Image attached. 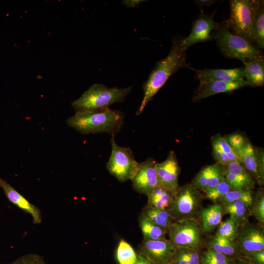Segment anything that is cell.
I'll use <instances>...</instances> for the list:
<instances>
[{
    "mask_svg": "<svg viewBox=\"0 0 264 264\" xmlns=\"http://www.w3.org/2000/svg\"><path fill=\"white\" fill-rule=\"evenodd\" d=\"M214 13L212 15L201 13L193 22L191 31L189 35L183 38L181 47L184 50L198 43H205L213 40L212 33L217 30L220 23L214 19Z\"/></svg>",
    "mask_w": 264,
    "mask_h": 264,
    "instance_id": "30bf717a",
    "label": "cell"
},
{
    "mask_svg": "<svg viewBox=\"0 0 264 264\" xmlns=\"http://www.w3.org/2000/svg\"><path fill=\"white\" fill-rule=\"evenodd\" d=\"M132 88V86L123 88H108L103 84H94L71 105L75 112L109 108L114 103L123 101Z\"/></svg>",
    "mask_w": 264,
    "mask_h": 264,
    "instance_id": "277c9868",
    "label": "cell"
},
{
    "mask_svg": "<svg viewBox=\"0 0 264 264\" xmlns=\"http://www.w3.org/2000/svg\"><path fill=\"white\" fill-rule=\"evenodd\" d=\"M142 213L151 221L166 231L175 221L168 209L145 206Z\"/></svg>",
    "mask_w": 264,
    "mask_h": 264,
    "instance_id": "d4e9b609",
    "label": "cell"
},
{
    "mask_svg": "<svg viewBox=\"0 0 264 264\" xmlns=\"http://www.w3.org/2000/svg\"><path fill=\"white\" fill-rule=\"evenodd\" d=\"M243 64L242 68L244 78L248 86H264V59H256Z\"/></svg>",
    "mask_w": 264,
    "mask_h": 264,
    "instance_id": "7402d4cb",
    "label": "cell"
},
{
    "mask_svg": "<svg viewBox=\"0 0 264 264\" xmlns=\"http://www.w3.org/2000/svg\"><path fill=\"white\" fill-rule=\"evenodd\" d=\"M252 44L259 49L264 48V1L260 0L252 28Z\"/></svg>",
    "mask_w": 264,
    "mask_h": 264,
    "instance_id": "603a6c76",
    "label": "cell"
},
{
    "mask_svg": "<svg viewBox=\"0 0 264 264\" xmlns=\"http://www.w3.org/2000/svg\"><path fill=\"white\" fill-rule=\"evenodd\" d=\"M115 256L118 264H134L137 253L129 243L121 240L118 243Z\"/></svg>",
    "mask_w": 264,
    "mask_h": 264,
    "instance_id": "f546056e",
    "label": "cell"
},
{
    "mask_svg": "<svg viewBox=\"0 0 264 264\" xmlns=\"http://www.w3.org/2000/svg\"><path fill=\"white\" fill-rule=\"evenodd\" d=\"M244 256L255 264H264V250L256 251Z\"/></svg>",
    "mask_w": 264,
    "mask_h": 264,
    "instance_id": "74e56055",
    "label": "cell"
},
{
    "mask_svg": "<svg viewBox=\"0 0 264 264\" xmlns=\"http://www.w3.org/2000/svg\"><path fill=\"white\" fill-rule=\"evenodd\" d=\"M169 240L177 247L201 251L204 245L202 230L199 220H175L168 228Z\"/></svg>",
    "mask_w": 264,
    "mask_h": 264,
    "instance_id": "ba28073f",
    "label": "cell"
},
{
    "mask_svg": "<svg viewBox=\"0 0 264 264\" xmlns=\"http://www.w3.org/2000/svg\"><path fill=\"white\" fill-rule=\"evenodd\" d=\"M124 115L109 108L76 111L66 120L67 125L82 134L107 132L114 135L124 124Z\"/></svg>",
    "mask_w": 264,
    "mask_h": 264,
    "instance_id": "7a4b0ae2",
    "label": "cell"
},
{
    "mask_svg": "<svg viewBox=\"0 0 264 264\" xmlns=\"http://www.w3.org/2000/svg\"><path fill=\"white\" fill-rule=\"evenodd\" d=\"M226 172L232 175L249 190L255 188V182L239 161H233L224 166Z\"/></svg>",
    "mask_w": 264,
    "mask_h": 264,
    "instance_id": "83f0119b",
    "label": "cell"
},
{
    "mask_svg": "<svg viewBox=\"0 0 264 264\" xmlns=\"http://www.w3.org/2000/svg\"><path fill=\"white\" fill-rule=\"evenodd\" d=\"M216 0H196L195 3L201 9L206 6H209L214 3Z\"/></svg>",
    "mask_w": 264,
    "mask_h": 264,
    "instance_id": "ab89813d",
    "label": "cell"
},
{
    "mask_svg": "<svg viewBox=\"0 0 264 264\" xmlns=\"http://www.w3.org/2000/svg\"><path fill=\"white\" fill-rule=\"evenodd\" d=\"M203 195L191 183L179 186L168 208L175 220H199Z\"/></svg>",
    "mask_w": 264,
    "mask_h": 264,
    "instance_id": "5b68a950",
    "label": "cell"
},
{
    "mask_svg": "<svg viewBox=\"0 0 264 264\" xmlns=\"http://www.w3.org/2000/svg\"><path fill=\"white\" fill-rule=\"evenodd\" d=\"M189 68L196 73L195 78L199 81L215 80L224 82H235L244 80L242 67L232 69Z\"/></svg>",
    "mask_w": 264,
    "mask_h": 264,
    "instance_id": "ac0fdd59",
    "label": "cell"
},
{
    "mask_svg": "<svg viewBox=\"0 0 264 264\" xmlns=\"http://www.w3.org/2000/svg\"><path fill=\"white\" fill-rule=\"evenodd\" d=\"M235 259L206 249L201 253L200 264H235Z\"/></svg>",
    "mask_w": 264,
    "mask_h": 264,
    "instance_id": "836d02e7",
    "label": "cell"
},
{
    "mask_svg": "<svg viewBox=\"0 0 264 264\" xmlns=\"http://www.w3.org/2000/svg\"><path fill=\"white\" fill-rule=\"evenodd\" d=\"M255 192L253 190H231L228 191L218 203L222 204L242 201L245 203L250 208L252 204Z\"/></svg>",
    "mask_w": 264,
    "mask_h": 264,
    "instance_id": "4dcf8cb0",
    "label": "cell"
},
{
    "mask_svg": "<svg viewBox=\"0 0 264 264\" xmlns=\"http://www.w3.org/2000/svg\"><path fill=\"white\" fill-rule=\"evenodd\" d=\"M234 242L243 256L264 250V226L246 220L240 225Z\"/></svg>",
    "mask_w": 264,
    "mask_h": 264,
    "instance_id": "9c48e42d",
    "label": "cell"
},
{
    "mask_svg": "<svg viewBox=\"0 0 264 264\" xmlns=\"http://www.w3.org/2000/svg\"><path fill=\"white\" fill-rule=\"evenodd\" d=\"M156 164L153 158L139 163L138 170L131 180L132 188L136 192L148 197L158 185Z\"/></svg>",
    "mask_w": 264,
    "mask_h": 264,
    "instance_id": "4fadbf2b",
    "label": "cell"
},
{
    "mask_svg": "<svg viewBox=\"0 0 264 264\" xmlns=\"http://www.w3.org/2000/svg\"><path fill=\"white\" fill-rule=\"evenodd\" d=\"M156 170L158 185L175 193L179 187L178 178L180 173L175 153L171 151L164 161L157 162Z\"/></svg>",
    "mask_w": 264,
    "mask_h": 264,
    "instance_id": "5bb4252c",
    "label": "cell"
},
{
    "mask_svg": "<svg viewBox=\"0 0 264 264\" xmlns=\"http://www.w3.org/2000/svg\"><path fill=\"white\" fill-rule=\"evenodd\" d=\"M235 264H255L250 261L246 257L241 255L235 259Z\"/></svg>",
    "mask_w": 264,
    "mask_h": 264,
    "instance_id": "60d3db41",
    "label": "cell"
},
{
    "mask_svg": "<svg viewBox=\"0 0 264 264\" xmlns=\"http://www.w3.org/2000/svg\"><path fill=\"white\" fill-rule=\"evenodd\" d=\"M199 82V85L196 89L192 98L193 102L201 101L217 94L231 92L248 86L245 80L235 82L215 80Z\"/></svg>",
    "mask_w": 264,
    "mask_h": 264,
    "instance_id": "9a60e30c",
    "label": "cell"
},
{
    "mask_svg": "<svg viewBox=\"0 0 264 264\" xmlns=\"http://www.w3.org/2000/svg\"><path fill=\"white\" fill-rule=\"evenodd\" d=\"M239 226L238 222L233 217L229 216L218 226L215 234L234 242Z\"/></svg>",
    "mask_w": 264,
    "mask_h": 264,
    "instance_id": "1f68e13d",
    "label": "cell"
},
{
    "mask_svg": "<svg viewBox=\"0 0 264 264\" xmlns=\"http://www.w3.org/2000/svg\"><path fill=\"white\" fill-rule=\"evenodd\" d=\"M174 193L161 185H157L147 197L146 207L168 209Z\"/></svg>",
    "mask_w": 264,
    "mask_h": 264,
    "instance_id": "cb8c5ba5",
    "label": "cell"
},
{
    "mask_svg": "<svg viewBox=\"0 0 264 264\" xmlns=\"http://www.w3.org/2000/svg\"><path fill=\"white\" fill-rule=\"evenodd\" d=\"M223 137L236 153L243 148L249 141L245 135L237 132L223 136Z\"/></svg>",
    "mask_w": 264,
    "mask_h": 264,
    "instance_id": "d590c367",
    "label": "cell"
},
{
    "mask_svg": "<svg viewBox=\"0 0 264 264\" xmlns=\"http://www.w3.org/2000/svg\"><path fill=\"white\" fill-rule=\"evenodd\" d=\"M9 264H47L44 258L38 254L29 253L22 256Z\"/></svg>",
    "mask_w": 264,
    "mask_h": 264,
    "instance_id": "8d00e7d4",
    "label": "cell"
},
{
    "mask_svg": "<svg viewBox=\"0 0 264 264\" xmlns=\"http://www.w3.org/2000/svg\"><path fill=\"white\" fill-rule=\"evenodd\" d=\"M110 143L111 152L106 168L108 172L119 182L132 180L137 172L139 164L135 159L133 153L129 147L117 145L114 135Z\"/></svg>",
    "mask_w": 264,
    "mask_h": 264,
    "instance_id": "52a82bcc",
    "label": "cell"
},
{
    "mask_svg": "<svg viewBox=\"0 0 264 264\" xmlns=\"http://www.w3.org/2000/svg\"><path fill=\"white\" fill-rule=\"evenodd\" d=\"M250 215L256 219L258 224L264 226V190L262 187H260L255 193Z\"/></svg>",
    "mask_w": 264,
    "mask_h": 264,
    "instance_id": "d6a6232c",
    "label": "cell"
},
{
    "mask_svg": "<svg viewBox=\"0 0 264 264\" xmlns=\"http://www.w3.org/2000/svg\"><path fill=\"white\" fill-rule=\"evenodd\" d=\"M225 173L224 166L216 162L202 167L191 183L204 193L207 189L215 187L222 181L224 179Z\"/></svg>",
    "mask_w": 264,
    "mask_h": 264,
    "instance_id": "2e32d148",
    "label": "cell"
},
{
    "mask_svg": "<svg viewBox=\"0 0 264 264\" xmlns=\"http://www.w3.org/2000/svg\"><path fill=\"white\" fill-rule=\"evenodd\" d=\"M224 215L223 205L216 203L206 207H202L199 214L203 233H209L213 231L222 221Z\"/></svg>",
    "mask_w": 264,
    "mask_h": 264,
    "instance_id": "d6986e66",
    "label": "cell"
},
{
    "mask_svg": "<svg viewBox=\"0 0 264 264\" xmlns=\"http://www.w3.org/2000/svg\"><path fill=\"white\" fill-rule=\"evenodd\" d=\"M140 0H127L124 1V4L128 7H133L140 2Z\"/></svg>",
    "mask_w": 264,
    "mask_h": 264,
    "instance_id": "b9f144b4",
    "label": "cell"
},
{
    "mask_svg": "<svg viewBox=\"0 0 264 264\" xmlns=\"http://www.w3.org/2000/svg\"><path fill=\"white\" fill-rule=\"evenodd\" d=\"M134 264H154L147 257L140 252H137L136 262Z\"/></svg>",
    "mask_w": 264,
    "mask_h": 264,
    "instance_id": "f35d334b",
    "label": "cell"
},
{
    "mask_svg": "<svg viewBox=\"0 0 264 264\" xmlns=\"http://www.w3.org/2000/svg\"><path fill=\"white\" fill-rule=\"evenodd\" d=\"M259 1L260 0H230V14L225 21L232 33L251 44L252 25Z\"/></svg>",
    "mask_w": 264,
    "mask_h": 264,
    "instance_id": "8992f818",
    "label": "cell"
},
{
    "mask_svg": "<svg viewBox=\"0 0 264 264\" xmlns=\"http://www.w3.org/2000/svg\"><path fill=\"white\" fill-rule=\"evenodd\" d=\"M204 245L206 249L220 253L234 259L242 255L234 242L215 234L208 238L204 242Z\"/></svg>",
    "mask_w": 264,
    "mask_h": 264,
    "instance_id": "44dd1931",
    "label": "cell"
},
{
    "mask_svg": "<svg viewBox=\"0 0 264 264\" xmlns=\"http://www.w3.org/2000/svg\"><path fill=\"white\" fill-rule=\"evenodd\" d=\"M212 37L221 54L227 58L239 60L243 64L264 58L260 49L244 39L232 33L225 21L220 22L219 28L213 32Z\"/></svg>",
    "mask_w": 264,
    "mask_h": 264,
    "instance_id": "3957f363",
    "label": "cell"
},
{
    "mask_svg": "<svg viewBox=\"0 0 264 264\" xmlns=\"http://www.w3.org/2000/svg\"><path fill=\"white\" fill-rule=\"evenodd\" d=\"M201 253L199 251L177 247L171 264H200Z\"/></svg>",
    "mask_w": 264,
    "mask_h": 264,
    "instance_id": "f1b7e54d",
    "label": "cell"
},
{
    "mask_svg": "<svg viewBox=\"0 0 264 264\" xmlns=\"http://www.w3.org/2000/svg\"><path fill=\"white\" fill-rule=\"evenodd\" d=\"M183 38L175 37L173 40L170 52L165 58L156 62L147 81L143 84L144 95L136 112L140 114L147 104L164 85L170 77L182 67H190L186 63V50L182 49Z\"/></svg>",
    "mask_w": 264,
    "mask_h": 264,
    "instance_id": "6da1fadb",
    "label": "cell"
},
{
    "mask_svg": "<svg viewBox=\"0 0 264 264\" xmlns=\"http://www.w3.org/2000/svg\"><path fill=\"white\" fill-rule=\"evenodd\" d=\"M236 153L240 162L255 183L262 187L264 183V150L260 148L254 147L249 141Z\"/></svg>",
    "mask_w": 264,
    "mask_h": 264,
    "instance_id": "8fae6325",
    "label": "cell"
},
{
    "mask_svg": "<svg viewBox=\"0 0 264 264\" xmlns=\"http://www.w3.org/2000/svg\"><path fill=\"white\" fill-rule=\"evenodd\" d=\"M232 190L228 183L224 179L215 187L207 189L204 192V198L212 201L218 203L228 191Z\"/></svg>",
    "mask_w": 264,
    "mask_h": 264,
    "instance_id": "e575fe53",
    "label": "cell"
},
{
    "mask_svg": "<svg viewBox=\"0 0 264 264\" xmlns=\"http://www.w3.org/2000/svg\"><path fill=\"white\" fill-rule=\"evenodd\" d=\"M143 240H156L166 238L167 231L149 220L142 212L138 219Z\"/></svg>",
    "mask_w": 264,
    "mask_h": 264,
    "instance_id": "484cf974",
    "label": "cell"
},
{
    "mask_svg": "<svg viewBox=\"0 0 264 264\" xmlns=\"http://www.w3.org/2000/svg\"><path fill=\"white\" fill-rule=\"evenodd\" d=\"M224 215L233 217L240 225L246 220L250 215V208L244 202L236 201L222 204Z\"/></svg>",
    "mask_w": 264,
    "mask_h": 264,
    "instance_id": "4316f807",
    "label": "cell"
},
{
    "mask_svg": "<svg viewBox=\"0 0 264 264\" xmlns=\"http://www.w3.org/2000/svg\"><path fill=\"white\" fill-rule=\"evenodd\" d=\"M177 247L169 239L143 240L138 252L147 257L154 264H171Z\"/></svg>",
    "mask_w": 264,
    "mask_h": 264,
    "instance_id": "7c38bea8",
    "label": "cell"
},
{
    "mask_svg": "<svg viewBox=\"0 0 264 264\" xmlns=\"http://www.w3.org/2000/svg\"><path fill=\"white\" fill-rule=\"evenodd\" d=\"M0 187L3 190L8 200L25 212L30 215L34 224H39L42 220L40 209L29 202L6 180L0 177Z\"/></svg>",
    "mask_w": 264,
    "mask_h": 264,
    "instance_id": "e0dca14e",
    "label": "cell"
},
{
    "mask_svg": "<svg viewBox=\"0 0 264 264\" xmlns=\"http://www.w3.org/2000/svg\"><path fill=\"white\" fill-rule=\"evenodd\" d=\"M211 142L212 154L216 162L225 166L233 161H239L236 153L220 133L213 136Z\"/></svg>",
    "mask_w": 264,
    "mask_h": 264,
    "instance_id": "ffe728a7",
    "label": "cell"
}]
</instances>
